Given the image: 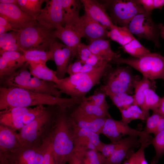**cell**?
<instances>
[{"label": "cell", "mask_w": 164, "mask_h": 164, "mask_svg": "<svg viewBox=\"0 0 164 164\" xmlns=\"http://www.w3.org/2000/svg\"><path fill=\"white\" fill-rule=\"evenodd\" d=\"M46 110V108L42 105L37 106L33 108H29L23 117L25 125L32 121Z\"/></svg>", "instance_id": "cell-40"}, {"label": "cell", "mask_w": 164, "mask_h": 164, "mask_svg": "<svg viewBox=\"0 0 164 164\" xmlns=\"http://www.w3.org/2000/svg\"><path fill=\"white\" fill-rule=\"evenodd\" d=\"M55 111L47 110L19 131L22 146H39L43 144L51 128Z\"/></svg>", "instance_id": "cell-7"}, {"label": "cell", "mask_w": 164, "mask_h": 164, "mask_svg": "<svg viewBox=\"0 0 164 164\" xmlns=\"http://www.w3.org/2000/svg\"><path fill=\"white\" fill-rule=\"evenodd\" d=\"M162 115L156 112H153L152 114L147 119L145 128L144 131L147 134H154L159 121Z\"/></svg>", "instance_id": "cell-41"}, {"label": "cell", "mask_w": 164, "mask_h": 164, "mask_svg": "<svg viewBox=\"0 0 164 164\" xmlns=\"http://www.w3.org/2000/svg\"><path fill=\"white\" fill-rule=\"evenodd\" d=\"M152 144L155 149V154L151 161V164H157L164 154V130L155 135Z\"/></svg>", "instance_id": "cell-38"}, {"label": "cell", "mask_w": 164, "mask_h": 164, "mask_svg": "<svg viewBox=\"0 0 164 164\" xmlns=\"http://www.w3.org/2000/svg\"><path fill=\"white\" fill-rule=\"evenodd\" d=\"M111 67L107 63L90 72L79 73L65 77L58 84H55V86L61 93L71 98L84 99L94 87L100 83L101 79Z\"/></svg>", "instance_id": "cell-3"}, {"label": "cell", "mask_w": 164, "mask_h": 164, "mask_svg": "<svg viewBox=\"0 0 164 164\" xmlns=\"http://www.w3.org/2000/svg\"><path fill=\"white\" fill-rule=\"evenodd\" d=\"M92 53L88 45L81 43L77 48L75 57L77 59V60L84 63Z\"/></svg>", "instance_id": "cell-42"}, {"label": "cell", "mask_w": 164, "mask_h": 164, "mask_svg": "<svg viewBox=\"0 0 164 164\" xmlns=\"http://www.w3.org/2000/svg\"><path fill=\"white\" fill-rule=\"evenodd\" d=\"M68 162L69 164H83L74 152L70 157Z\"/></svg>", "instance_id": "cell-50"}, {"label": "cell", "mask_w": 164, "mask_h": 164, "mask_svg": "<svg viewBox=\"0 0 164 164\" xmlns=\"http://www.w3.org/2000/svg\"><path fill=\"white\" fill-rule=\"evenodd\" d=\"M88 46L93 54L99 56L110 64H116L117 60L121 57L119 52L113 51L109 41L108 40L97 39L90 42Z\"/></svg>", "instance_id": "cell-23"}, {"label": "cell", "mask_w": 164, "mask_h": 164, "mask_svg": "<svg viewBox=\"0 0 164 164\" xmlns=\"http://www.w3.org/2000/svg\"><path fill=\"white\" fill-rule=\"evenodd\" d=\"M82 64L83 63L78 60L73 63H70L68 66L67 73L69 76L80 73Z\"/></svg>", "instance_id": "cell-46"}, {"label": "cell", "mask_w": 164, "mask_h": 164, "mask_svg": "<svg viewBox=\"0 0 164 164\" xmlns=\"http://www.w3.org/2000/svg\"><path fill=\"white\" fill-rule=\"evenodd\" d=\"M142 6L146 12L151 14L152 12L154 9V0H137Z\"/></svg>", "instance_id": "cell-48"}, {"label": "cell", "mask_w": 164, "mask_h": 164, "mask_svg": "<svg viewBox=\"0 0 164 164\" xmlns=\"http://www.w3.org/2000/svg\"><path fill=\"white\" fill-rule=\"evenodd\" d=\"M121 121L127 124L135 119L146 120L149 116V112L143 110L139 106L133 104L120 110Z\"/></svg>", "instance_id": "cell-33"}, {"label": "cell", "mask_w": 164, "mask_h": 164, "mask_svg": "<svg viewBox=\"0 0 164 164\" xmlns=\"http://www.w3.org/2000/svg\"><path fill=\"white\" fill-rule=\"evenodd\" d=\"M67 108L57 107L47 138L55 164H66L73 152L77 126L68 113Z\"/></svg>", "instance_id": "cell-1"}, {"label": "cell", "mask_w": 164, "mask_h": 164, "mask_svg": "<svg viewBox=\"0 0 164 164\" xmlns=\"http://www.w3.org/2000/svg\"><path fill=\"white\" fill-rule=\"evenodd\" d=\"M107 63V62L99 56L92 53L84 64H87L97 67H99Z\"/></svg>", "instance_id": "cell-45"}, {"label": "cell", "mask_w": 164, "mask_h": 164, "mask_svg": "<svg viewBox=\"0 0 164 164\" xmlns=\"http://www.w3.org/2000/svg\"><path fill=\"white\" fill-rule=\"evenodd\" d=\"M125 64L140 72L143 77L151 80L161 79L164 81V57L150 53L140 58L120 57L116 64Z\"/></svg>", "instance_id": "cell-8"}, {"label": "cell", "mask_w": 164, "mask_h": 164, "mask_svg": "<svg viewBox=\"0 0 164 164\" xmlns=\"http://www.w3.org/2000/svg\"><path fill=\"white\" fill-rule=\"evenodd\" d=\"M85 12L109 30L114 25L103 4L95 0H80Z\"/></svg>", "instance_id": "cell-20"}, {"label": "cell", "mask_w": 164, "mask_h": 164, "mask_svg": "<svg viewBox=\"0 0 164 164\" xmlns=\"http://www.w3.org/2000/svg\"><path fill=\"white\" fill-rule=\"evenodd\" d=\"M0 26L9 28L12 31H15L9 22L5 18L1 16H0Z\"/></svg>", "instance_id": "cell-52"}, {"label": "cell", "mask_w": 164, "mask_h": 164, "mask_svg": "<svg viewBox=\"0 0 164 164\" xmlns=\"http://www.w3.org/2000/svg\"><path fill=\"white\" fill-rule=\"evenodd\" d=\"M83 101L70 97L63 98L17 87H0V110L15 107H29L48 105L69 108Z\"/></svg>", "instance_id": "cell-2"}, {"label": "cell", "mask_w": 164, "mask_h": 164, "mask_svg": "<svg viewBox=\"0 0 164 164\" xmlns=\"http://www.w3.org/2000/svg\"><path fill=\"white\" fill-rule=\"evenodd\" d=\"M29 107H15L0 111V125L15 131H19L24 126L23 117Z\"/></svg>", "instance_id": "cell-21"}, {"label": "cell", "mask_w": 164, "mask_h": 164, "mask_svg": "<svg viewBox=\"0 0 164 164\" xmlns=\"http://www.w3.org/2000/svg\"><path fill=\"white\" fill-rule=\"evenodd\" d=\"M64 26L71 27L80 18L82 5L80 0H62Z\"/></svg>", "instance_id": "cell-26"}, {"label": "cell", "mask_w": 164, "mask_h": 164, "mask_svg": "<svg viewBox=\"0 0 164 164\" xmlns=\"http://www.w3.org/2000/svg\"><path fill=\"white\" fill-rule=\"evenodd\" d=\"M103 3L114 25L127 27L136 15L146 12L137 0H108Z\"/></svg>", "instance_id": "cell-9"}, {"label": "cell", "mask_w": 164, "mask_h": 164, "mask_svg": "<svg viewBox=\"0 0 164 164\" xmlns=\"http://www.w3.org/2000/svg\"><path fill=\"white\" fill-rule=\"evenodd\" d=\"M73 152L83 164H104L105 158L97 150L80 149Z\"/></svg>", "instance_id": "cell-32"}, {"label": "cell", "mask_w": 164, "mask_h": 164, "mask_svg": "<svg viewBox=\"0 0 164 164\" xmlns=\"http://www.w3.org/2000/svg\"><path fill=\"white\" fill-rule=\"evenodd\" d=\"M42 164H55L51 146L47 138L46 140Z\"/></svg>", "instance_id": "cell-44"}, {"label": "cell", "mask_w": 164, "mask_h": 164, "mask_svg": "<svg viewBox=\"0 0 164 164\" xmlns=\"http://www.w3.org/2000/svg\"><path fill=\"white\" fill-rule=\"evenodd\" d=\"M22 146L19 134L7 126L0 125V158Z\"/></svg>", "instance_id": "cell-22"}, {"label": "cell", "mask_w": 164, "mask_h": 164, "mask_svg": "<svg viewBox=\"0 0 164 164\" xmlns=\"http://www.w3.org/2000/svg\"><path fill=\"white\" fill-rule=\"evenodd\" d=\"M164 130V117L162 116L158 123L154 135Z\"/></svg>", "instance_id": "cell-49"}, {"label": "cell", "mask_w": 164, "mask_h": 164, "mask_svg": "<svg viewBox=\"0 0 164 164\" xmlns=\"http://www.w3.org/2000/svg\"><path fill=\"white\" fill-rule=\"evenodd\" d=\"M12 30L11 29L0 26V35L7 33L8 31Z\"/></svg>", "instance_id": "cell-55"}, {"label": "cell", "mask_w": 164, "mask_h": 164, "mask_svg": "<svg viewBox=\"0 0 164 164\" xmlns=\"http://www.w3.org/2000/svg\"><path fill=\"white\" fill-rule=\"evenodd\" d=\"M108 96L119 111L134 104V99L133 95L123 93L111 94Z\"/></svg>", "instance_id": "cell-37"}, {"label": "cell", "mask_w": 164, "mask_h": 164, "mask_svg": "<svg viewBox=\"0 0 164 164\" xmlns=\"http://www.w3.org/2000/svg\"><path fill=\"white\" fill-rule=\"evenodd\" d=\"M122 47L124 51L135 58H141L151 53L136 38Z\"/></svg>", "instance_id": "cell-35"}, {"label": "cell", "mask_w": 164, "mask_h": 164, "mask_svg": "<svg viewBox=\"0 0 164 164\" xmlns=\"http://www.w3.org/2000/svg\"><path fill=\"white\" fill-rule=\"evenodd\" d=\"M137 137L129 136L116 142L113 152L105 159L104 164H121L124 159H128L134 152V149L139 146L140 144Z\"/></svg>", "instance_id": "cell-16"}, {"label": "cell", "mask_w": 164, "mask_h": 164, "mask_svg": "<svg viewBox=\"0 0 164 164\" xmlns=\"http://www.w3.org/2000/svg\"><path fill=\"white\" fill-rule=\"evenodd\" d=\"M106 95L99 87L94 91V94L88 97H86L84 100L93 104L100 107L109 105L105 100Z\"/></svg>", "instance_id": "cell-39"}, {"label": "cell", "mask_w": 164, "mask_h": 164, "mask_svg": "<svg viewBox=\"0 0 164 164\" xmlns=\"http://www.w3.org/2000/svg\"><path fill=\"white\" fill-rule=\"evenodd\" d=\"M116 145V143L111 142L109 144L104 143L101 152L106 158L110 156L113 152Z\"/></svg>", "instance_id": "cell-47"}, {"label": "cell", "mask_w": 164, "mask_h": 164, "mask_svg": "<svg viewBox=\"0 0 164 164\" xmlns=\"http://www.w3.org/2000/svg\"><path fill=\"white\" fill-rule=\"evenodd\" d=\"M0 16L6 19L15 31L38 23L32 17L23 12L14 4L0 3Z\"/></svg>", "instance_id": "cell-14"}, {"label": "cell", "mask_w": 164, "mask_h": 164, "mask_svg": "<svg viewBox=\"0 0 164 164\" xmlns=\"http://www.w3.org/2000/svg\"><path fill=\"white\" fill-rule=\"evenodd\" d=\"M46 2L45 7L36 20L39 24L54 30L63 26L62 0H46Z\"/></svg>", "instance_id": "cell-13"}, {"label": "cell", "mask_w": 164, "mask_h": 164, "mask_svg": "<svg viewBox=\"0 0 164 164\" xmlns=\"http://www.w3.org/2000/svg\"><path fill=\"white\" fill-rule=\"evenodd\" d=\"M0 54V79L12 74L26 63L22 52L6 51Z\"/></svg>", "instance_id": "cell-18"}, {"label": "cell", "mask_w": 164, "mask_h": 164, "mask_svg": "<svg viewBox=\"0 0 164 164\" xmlns=\"http://www.w3.org/2000/svg\"><path fill=\"white\" fill-rule=\"evenodd\" d=\"M28 69L33 76L40 80L58 84L60 80L56 76V71H54L47 67L46 65L29 63Z\"/></svg>", "instance_id": "cell-28"}, {"label": "cell", "mask_w": 164, "mask_h": 164, "mask_svg": "<svg viewBox=\"0 0 164 164\" xmlns=\"http://www.w3.org/2000/svg\"><path fill=\"white\" fill-rule=\"evenodd\" d=\"M0 164H7V163L4 161L0 160Z\"/></svg>", "instance_id": "cell-57"}, {"label": "cell", "mask_w": 164, "mask_h": 164, "mask_svg": "<svg viewBox=\"0 0 164 164\" xmlns=\"http://www.w3.org/2000/svg\"><path fill=\"white\" fill-rule=\"evenodd\" d=\"M104 143L100 141L99 135L77 126L73 150L87 149L101 152Z\"/></svg>", "instance_id": "cell-19"}, {"label": "cell", "mask_w": 164, "mask_h": 164, "mask_svg": "<svg viewBox=\"0 0 164 164\" xmlns=\"http://www.w3.org/2000/svg\"><path fill=\"white\" fill-rule=\"evenodd\" d=\"M17 31L0 35V47L12 44L17 43Z\"/></svg>", "instance_id": "cell-43"}, {"label": "cell", "mask_w": 164, "mask_h": 164, "mask_svg": "<svg viewBox=\"0 0 164 164\" xmlns=\"http://www.w3.org/2000/svg\"><path fill=\"white\" fill-rule=\"evenodd\" d=\"M0 3L18 5V0H0Z\"/></svg>", "instance_id": "cell-54"}, {"label": "cell", "mask_w": 164, "mask_h": 164, "mask_svg": "<svg viewBox=\"0 0 164 164\" xmlns=\"http://www.w3.org/2000/svg\"><path fill=\"white\" fill-rule=\"evenodd\" d=\"M45 0H18V5L25 13L36 20Z\"/></svg>", "instance_id": "cell-34"}, {"label": "cell", "mask_w": 164, "mask_h": 164, "mask_svg": "<svg viewBox=\"0 0 164 164\" xmlns=\"http://www.w3.org/2000/svg\"><path fill=\"white\" fill-rule=\"evenodd\" d=\"M54 34L71 50L72 59L75 57L78 47L81 43L80 35L71 27L66 26L58 27L55 30Z\"/></svg>", "instance_id": "cell-24"}, {"label": "cell", "mask_w": 164, "mask_h": 164, "mask_svg": "<svg viewBox=\"0 0 164 164\" xmlns=\"http://www.w3.org/2000/svg\"><path fill=\"white\" fill-rule=\"evenodd\" d=\"M128 28L138 39L151 41L157 47H160V23L156 24L154 22L151 14L145 12L136 15L130 22Z\"/></svg>", "instance_id": "cell-10"}, {"label": "cell", "mask_w": 164, "mask_h": 164, "mask_svg": "<svg viewBox=\"0 0 164 164\" xmlns=\"http://www.w3.org/2000/svg\"><path fill=\"white\" fill-rule=\"evenodd\" d=\"M52 52L53 60L56 67V76L60 80L64 78L70 62L72 60L71 50L64 44L55 41L50 49Z\"/></svg>", "instance_id": "cell-17"}, {"label": "cell", "mask_w": 164, "mask_h": 164, "mask_svg": "<svg viewBox=\"0 0 164 164\" xmlns=\"http://www.w3.org/2000/svg\"><path fill=\"white\" fill-rule=\"evenodd\" d=\"M128 124L121 120H114L111 116L106 119L101 134L113 143L117 142L126 135L141 137L147 134L144 131H138L131 128Z\"/></svg>", "instance_id": "cell-15"}, {"label": "cell", "mask_w": 164, "mask_h": 164, "mask_svg": "<svg viewBox=\"0 0 164 164\" xmlns=\"http://www.w3.org/2000/svg\"><path fill=\"white\" fill-rule=\"evenodd\" d=\"M156 83L154 80H151L143 77L138 81L134 87V104L142 108L144 102V92L147 89L151 88L155 90Z\"/></svg>", "instance_id": "cell-31"}, {"label": "cell", "mask_w": 164, "mask_h": 164, "mask_svg": "<svg viewBox=\"0 0 164 164\" xmlns=\"http://www.w3.org/2000/svg\"><path fill=\"white\" fill-rule=\"evenodd\" d=\"M23 56L26 63H33L46 65L50 60H53V53L48 50L34 49L23 52Z\"/></svg>", "instance_id": "cell-29"}, {"label": "cell", "mask_w": 164, "mask_h": 164, "mask_svg": "<svg viewBox=\"0 0 164 164\" xmlns=\"http://www.w3.org/2000/svg\"><path fill=\"white\" fill-rule=\"evenodd\" d=\"M164 7V0H154V8L161 10Z\"/></svg>", "instance_id": "cell-53"}, {"label": "cell", "mask_w": 164, "mask_h": 164, "mask_svg": "<svg viewBox=\"0 0 164 164\" xmlns=\"http://www.w3.org/2000/svg\"><path fill=\"white\" fill-rule=\"evenodd\" d=\"M108 36L122 46L135 38L127 27H120L114 25L108 31Z\"/></svg>", "instance_id": "cell-30"}, {"label": "cell", "mask_w": 164, "mask_h": 164, "mask_svg": "<svg viewBox=\"0 0 164 164\" xmlns=\"http://www.w3.org/2000/svg\"><path fill=\"white\" fill-rule=\"evenodd\" d=\"M70 114L77 127L90 130L99 135L101 134L107 118H93L81 114L73 110Z\"/></svg>", "instance_id": "cell-25"}, {"label": "cell", "mask_w": 164, "mask_h": 164, "mask_svg": "<svg viewBox=\"0 0 164 164\" xmlns=\"http://www.w3.org/2000/svg\"><path fill=\"white\" fill-rule=\"evenodd\" d=\"M46 140L40 146H22L0 160L7 164H42Z\"/></svg>", "instance_id": "cell-11"}, {"label": "cell", "mask_w": 164, "mask_h": 164, "mask_svg": "<svg viewBox=\"0 0 164 164\" xmlns=\"http://www.w3.org/2000/svg\"><path fill=\"white\" fill-rule=\"evenodd\" d=\"M131 68L129 66L111 67L103 77L104 84L99 87L107 96L123 93L132 94L135 84L141 79L139 76L132 74Z\"/></svg>", "instance_id": "cell-5"}, {"label": "cell", "mask_w": 164, "mask_h": 164, "mask_svg": "<svg viewBox=\"0 0 164 164\" xmlns=\"http://www.w3.org/2000/svg\"><path fill=\"white\" fill-rule=\"evenodd\" d=\"M160 36L164 39V25L160 23Z\"/></svg>", "instance_id": "cell-56"}, {"label": "cell", "mask_w": 164, "mask_h": 164, "mask_svg": "<svg viewBox=\"0 0 164 164\" xmlns=\"http://www.w3.org/2000/svg\"><path fill=\"white\" fill-rule=\"evenodd\" d=\"M156 112L164 117V96L161 97L157 110Z\"/></svg>", "instance_id": "cell-51"}, {"label": "cell", "mask_w": 164, "mask_h": 164, "mask_svg": "<svg viewBox=\"0 0 164 164\" xmlns=\"http://www.w3.org/2000/svg\"><path fill=\"white\" fill-rule=\"evenodd\" d=\"M70 27L79 33L82 38H86L90 42L98 39H106L108 38V30L85 12Z\"/></svg>", "instance_id": "cell-12"}, {"label": "cell", "mask_w": 164, "mask_h": 164, "mask_svg": "<svg viewBox=\"0 0 164 164\" xmlns=\"http://www.w3.org/2000/svg\"><path fill=\"white\" fill-rule=\"evenodd\" d=\"M54 31L38 23L17 31V43L22 52L34 49L50 50L56 40Z\"/></svg>", "instance_id": "cell-6"}, {"label": "cell", "mask_w": 164, "mask_h": 164, "mask_svg": "<svg viewBox=\"0 0 164 164\" xmlns=\"http://www.w3.org/2000/svg\"><path fill=\"white\" fill-rule=\"evenodd\" d=\"M26 63L15 72L0 79L2 87H17L39 93L49 94L61 97V93L53 82L40 80L33 76L28 71Z\"/></svg>", "instance_id": "cell-4"}, {"label": "cell", "mask_w": 164, "mask_h": 164, "mask_svg": "<svg viewBox=\"0 0 164 164\" xmlns=\"http://www.w3.org/2000/svg\"><path fill=\"white\" fill-rule=\"evenodd\" d=\"M155 90L151 88L147 89L144 92V99L143 110L149 112V110L153 112L157 110L161 97L155 92Z\"/></svg>", "instance_id": "cell-36"}, {"label": "cell", "mask_w": 164, "mask_h": 164, "mask_svg": "<svg viewBox=\"0 0 164 164\" xmlns=\"http://www.w3.org/2000/svg\"><path fill=\"white\" fill-rule=\"evenodd\" d=\"M73 110L81 114L94 118L111 117L108 110L110 106H98L90 104L84 100Z\"/></svg>", "instance_id": "cell-27"}]
</instances>
